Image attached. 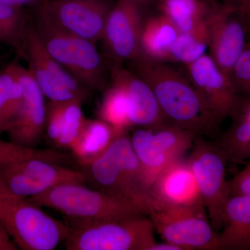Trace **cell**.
I'll use <instances>...</instances> for the list:
<instances>
[{"label":"cell","mask_w":250,"mask_h":250,"mask_svg":"<svg viewBox=\"0 0 250 250\" xmlns=\"http://www.w3.org/2000/svg\"><path fill=\"white\" fill-rule=\"evenodd\" d=\"M146 9L136 0H117L113 4L101 40L110 62L124 64L139 57Z\"/></svg>","instance_id":"9a60e30c"},{"label":"cell","mask_w":250,"mask_h":250,"mask_svg":"<svg viewBox=\"0 0 250 250\" xmlns=\"http://www.w3.org/2000/svg\"><path fill=\"white\" fill-rule=\"evenodd\" d=\"M11 64L22 85L24 100L17 116L5 126L3 133L7 134L11 142L34 147L45 133V97L28 69L17 61Z\"/></svg>","instance_id":"e0dca14e"},{"label":"cell","mask_w":250,"mask_h":250,"mask_svg":"<svg viewBox=\"0 0 250 250\" xmlns=\"http://www.w3.org/2000/svg\"></svg>","instance_id":"7bdbcfd3"},{"label":"cell","mask_w":250,"mask_h":250,"mask_svg":"<svg viewBox=\"0 0 250 250\" xmlns=\"http://www.w3.org/2000/svg\"><path fill=\"white\" fill-rule=\"evenodd\" d=\"M243 15L245 19L250 18V0H225Z\"/></svg>","instance_id":"d6a6232c"},{"label":"cell","mask_w":250,"mask_h":250,"mask_svg":"<svg viewBox=\"0 0 250 250\" xmlns=\"http://www.w3.org/2000/svg\"><path fill=\"white\" fill-rule=\"evenodd\" d=\"M18 247L6 231L2 222L0 220V250H17Z\"/></svg>","instance_id":"1f68e13d"},{"label":"cell","mask_w":250,"mask_h":250,"mask_svg":"<svg viewBox=\"0 0 250 250\" xmlns=\"http://www.w3.org/2000/svg\"><path fill=\"white\" fill-rule=\"evenodd\" d=\"M151 250H184L183 248L173 243L164 241V243H157L153 246Z\"/></svg>","instance_id":"e575fe53"},{"label":"cell","mask_w":250,"mask_h":250,"mask_svg":"<svg viewBox=\"0 0 250 250\" xmlns=\"http://www.w3.org/2000/svg\"><path fill=\"white\" fill-rule=\"evenodd\" d=\"M78 169L84 175L86 185L141 206L148 215L141 164L126 131L103 155Z\"/></svg>","instance_id":"277c9868"},{"label":"cell","mask_w":250,"mask_h":250,"mask_svg":"<svg viewBox=\"0 0 250 250\" xmlns=\"http://www.w3.org/2000/svg\"><path fill=\"white\" fill-rule=\"evenodd\" d=\"M113 4L106 0H46L34 8V14L62 31L96 44L103 39Z\"/></svg>","instance_id":"7c38bea8"},{"label":"cell","mask_w":250,"mask_h":250,"mask_svg":"<svg viewBox=\"0 0 250 250\" xmlns=\"http://www.w3.org/2000/svg\"><path fill=\"white\" fill-rule=\"evenodd\" d=\"M45 1L46 0H0V2L16 7L24 8L25 6H30L34 9Z\"/></svg>","instance_id":"836d02e7"},{"label":"cell","mask_w":250,"mask_h":250,"mask_svg":"<svg viewBox=\"0 0 250 250\" xmlns=\"http://www.w3.org/2000/svg\"><path fill=\"white\" fill-rule=\"evenodd\" d=\"M129 68L151 87L166 124L200 134L213 132L218 125L191 82L170 62L140 55Z\"/></svg>","instance_id":"6da1fadb"},{"label":"cell","mask_w":250,"mask_h":250,"mask_svg":"<svg viewBox=\"0 0 250 250\" xmlns=\"http://www.w3.org/2000/svg\"><path fill=\"white\" fill-rule=\"evenodd\" d=\"M109 82L121 85L126 92L131 126L153 127L166 123L152 88L129 67L110 62Z\"/></svg>","instance_id":"ac0fdd59"},{"label":"cell","mask_w":250,"mask_h":250,"mask_svg":"<svg viewBox=\"0 0 250 250\" xmlns=\"http://www.w3.org/2000/svg\"><path fill=\"white\" fill-rule=\"evenodd\" d=\"M229 79L240 96L250 100V39L233 65Z\"/></svg>","instance_id":"f1b7e54d"},{"label":"cell","mask_w":250,"mask_h":250,"mask_svg":"<svg viewBox=\"0 0 250 250\" xmlns=\"http://www.w3.org/2000/svg\"><path fill=\"white\" fill-rule=\"evenodd\" d=\"M206 27L210 57L229 78L249 40L246 19L229 3L213 1Z\"/></svg>","instance_id":"4fadbf2b"},{"label":"cell","mask_w":250,"mask_h":250,"mask_svg":"<svg viewBox=\"0 0 250 250\" xmlns=\"http://www.w3.org/2000/svg\"><path fill=\"white\" fill-rule=\"evenodd\" d=\"M159 12L173 22L181 32L206 28L212 2L208 0H155Z\"/></svg>","instance_id":"7402d4cb"},{"label":"cell","mask_w":250,"mask_h":250,"mask_svg":"<svg viewBox=\"0 0 250 250\" xmlns=\"http://www.w3.org/2000/svg\"><path fill=\"white\" fill-rule=\"evenodd\" d=\"M82 104L79 100L65 103L63 125L56 147L70 149L77 141L87 120L82 111Z\"/></svg>","instance_id":"83f0119b"},{"label":"cell","mask_w":250,"mask_h":250,"mask_svg":"<svg viewBox=\"0 0 250 250\" xmlns=\"http://www.w3.org/2000/svg\"><path fill=\"white\" fill-rule=\"evenodd\" d=\"M98 118L122 132L131 126L127 95L121 85L110 82L104 90Z\"/></svg>","instance_id":"cb8c5ba5"},{"label":"cell","mask_w":250,"mask_h":250,"mask_svg":"<svg viewBox=\"0 0 250 250\" xmlns=\"http://www.w3.org/2000/svg\"><path fill=\"white\" fill-rule=\"evenodd\" d=\"M124 132L102 120L87 119L80 136L70 149L77 165H86L98 159Z\"/></svg>","instance_id":"ffe728a7"},{"label":"cell","mask_w":250,"mask_h":250,"mask_svg":"<svg viewBox=\"0 0 250 250\" xmlns=\"http://www.w3.org/2000/svg\"><path fill=\"white\" fill-rule=\"evenodd\" d=\"M106 1H113V0H106Z\"/></svg>","instance_id":"60d3db41"},{"label":"cell","mask_w":250,"mask_h":250,"mask_svg":"<svg viewBox=\"0 0 250 250\" xmlns=\"http://www.w3.org/2000/svg\"><path fill=\"white\" fill-rule=\"evenodd\" d=\"M24 100V90L11 62L0 72V136L17 116Z\"/></svg>","instance_id":"484cf974"},{"label":"cell","mask_w":250,"mask_h":250,"mask_svg":"<svg viewBox=\"0 0 250 250\" xmlns=\"http://www.w3.org/2000/svg\"><path fill=\"white\" fill-rule=\"evenodd\" d=\"M29 22L24 8L0 2V42L12 47L22 58H24V42Z\"/></svg>","instance_id":"d4e9b609"},{"label":"cell","mask_w":250,"mask_h":250,"mask_svg":"<svg viewBox=\"0 0 250 250\" xmlns=\"http://www.w3.org/2000/svg\"><path fill=\"white\" fill-rule=\"evenodd\" d=\"M32 22L49 55L86 89L104 91L109 81L110 62L95 43L62 30L34 14Z\"/></svg>","instance_id":"5b68a950"},{"label":"cell","mask_w":250,"mask_h":250,"mask_svg":"<svg viewBox=\"0 0 250 250\" xmlns=\"http://www.w3.org/2000/svg\"><path fill=\"white\" fill-rule=\"evenodd\" d=\"M247 24H248V33H249V39H250V18L246 20Z\"/></svg>","instance_id":"8d00e7d4"},{"label":"cell","mask_w":250,"mask_h":250,"mask_svg":"<svg viewBox=\"0 0 250 250\" xmlns=\"http://www.w3.org/2000/svg\"><path fill=\"white\" fill-rule=\"evenodd\" d=\"M219 250L250 248V195H233L225 208V225L218 233Z\"/></svg>","instance_id":"d6986e66"},{"label":"cell","mask_w":250,"mask_h":250,"mask_svg":"<svg viewBox=\"0 0 250 250\" xmlns=\"http://www.w3.org/2000/svg\"><path fill=\"white\" fill-rule=\"evenodd\" d=\"M180 31L164 14L146 15L141 35V54L152 60L165 62Z\"/></svg>","instance_id":"44dd1931"},{"label":"cell","mask_w":250,"mask_h":250,"mask_svg":"<svg viewBox=\"0 0 250 250\" xmlns=\"http://www.w3.org/2000/svg\"><path fill=\"white\" fill-rule=\"evenodd\" d=\"M28 200L59 211L71 224L98 223L147 215L141 206L93 188L84 184L67 183L49 188Z\"/></svg>","instance_id":"3957f363"},{"label":"cell","mask_w":250,"mask_h":250,"mask_svg":"<svg viewBox=\"0 0 250 250\" xmlns=\"http://www.w3.org/2000/svg\"><path fill=\"white\" fill-rule=\"evenodd\" d=\"M0 139H1V136H0Z\"/></svg>","instance_id":"b9f144b4"},{"label":"cell","mask_w":250,"mask_h":250,"mask_svg":"<svg viewBox=\"0 0 250 250\" xmlns=\"http://www.w3.org/2000/svg\"><path fill=\"white\" fill-rule=\"evenodd\" d=\"M73 160L72 154L0 139V183L24 197L36 196L59 184H85L82 171L67 166Z\"/></svg>","instance_id":"7a4b0ae2"},{"label":"cell","mask_w":250,"mask_h":250,"mask_svg":"<svg viewBox=\"0 0 250 250\" xmlns=\"http://www.w3.org/2000/svg\"><path fill=\"white\" fill-rule=\"evenodd\" d=\"M0 220L19 249L53 250L66 239L68 225L0 183Z\"/></svg>","instance_id":"8992f818"},{"label":"cell","mask_w":250,"mask_h":250,"mask_svg":"<svg viewBox=\"0 0 250 250\" xmlns=\"http://www.w3.org/2000/svg\"><path fill=\"white\" fill-rule=\"evenodd\" d=\"M231 119V126L214 143L225 154L228 166H236L246 160L250 146V119L241 112Z\"/></svg>","instance_id":"603a6c76"},{"label":"cell","mask_w":250,"mask_h":250,"mask_svg":"<svg viewBox=\"0 0 250 250\" xmlns=\"http://www.w3.org/2000/svg\"><path fill=\"white\" fill-rule=\"evenodd\" d=\"M209 1H224L225 0H208Z\"/></svg>","instance_id":"ab89813d"},{"label":"cell","mask_w":250,"mask_h":250,"mask_svg":"<svg viewBox=\"0 0 250 250\" xmlns=\"http://www.w3.org/2000/svg\"><path fill=\"white\" fill-rule=\"evenodd\" d=\"M69 228L67 250H151L156 243L154 225L144 214Z\"/></svg>","instance_id":"52a82bcc"},{"label":"cell","mask_w":250,"mask_h":250,"mask_svg":"<svg viewBox=\"0 0 250 250\" xmlns=\"http://www.w3.org/2000/svg\"><path fill=\"white\" fill-rule=\"evenodd\" d=\"M246 159H250V146L249 148H248V152H247V153H246Z\"/></svg>","instance_id":"74e56055"},{"label":"cell","mask_w":250,"mask_h":250,"mask_svg":"<svg viewBox=\"0 0 250 250\" xmlns=\"http://www.w3.org/2000/svg\"><path fill=\"white\" fill-rule=\"evenodd\" d=\"M187 160L198 184L210 225L217 233L225 225V208L230 197L226 179L228 161L214 143L195 138Z\"/></svg>","instance_id":"9c48e42d"},{"label":"cell","mask_w":250,"mask_h":250,"mask_svg":"<svg viewBox=\"0 0 250 250\" xmlns=\"http://www.w3.org/2000/svg\"><path fill=\"white\" fill-rule=\"evenodd\" d=\"M136 1H139L140 4L147 8L149 7L154 1H155V0H136Z\"/></svg>","instance_id":"d590c367"},{"label":"cell","mask_w":250,"mask_h":250,"mask_svg":"<svg viewBox=\"0 0 250 250\" xmlns=\"http://www.w3.org/2000/svg\"><path fill=\"white\" fill-rule=\"evenodd\" d=\"M184 67V73L203 100L218 126L227 118H232L241 112L244 98L237 93L228 77L209 54H205Z\"/></svg>","instance_id":"5bb4252c"},{"label":"cell","mask_w":250,"mask_h":250,"mask_svg":"<svg viewBox=\"0 0 250 250\" xmlns=\"http://www.w3.org/2000/svg\"><path fill=\"white\" fill-rule=\"evenodd\" d=\"M154 230L164 241L184 250H219L218 233L204 208H169L149 210Z\"/></svg>","instance_id":"8fae6325"},{"label":"cell","mask_w":250,"mask_h":250,"mask_svg":"<svg viewBox=\"0 0 250 250\" xmlns=\"http://www.w3.org/2000/svg\"><path fill=\"white\" fill-rule=\"evenodd\" d=\"M24 58L29 62L28 70L49 101L79 100L83 103L89 99L91 92L49 55L32 21H29L26 33Z\"/></svg>","instance_id":"30bf717a"},{"label":"cell","mask_w":250,"mask_h":250,"mask_svg":"<svg viewBox=\"0 0 250 250\" xmlns=\"http://www.w3.org/2000/svg\"><path fill=\"white\" fill-rule=\"evenodd\" d=\"M230 197L233 195H250V172L242 170L229 181Z\"/></svg>","instance_id":"4dcf8cb0"},{"label":"cell","mask_w":250,"mask_h":250,"mask_svg":"<svg viewBox=\"0 0 250 250\" xmlns=\"http://www.w3.org/2000/svg\"><path fill=\"white\" fill-rule=\"evenodd\" d=\"M196 137L198 136L192 131L166 123L139 128L133 133L131 142L141 164L147 194L159 174L191 149Z\"/></svg>","instance_id":"ba28073f"},{"label":"cell","mask_w":250,"mask_h":250,"mask_svg":"<svg viewBox=\"0 0 250 250\" xmlns=\"http://www.w3.org/2000/svg\"><path fill=\"white\" fill-rule=\"evenodd\" d=\"M243 170L246 171V172H250V164L249 165L247 166L246 168L243 169Z\"/></svg>","instance_id":"f35d334b"},{"label":"cell","mask_w":250,"mask_h":250,"mask_svg":"<svg viewBox=\"0 0 250 250\" xmlns=\"http://www.w3.org/2000/svg\"><path fill=\"white\" fill-rule=\"evenodd\" d=\"M65 103L49 101L46 105L45 133L47 139L55 146L60 137L65 118Z\"/></svg>","instance_id":"f546056e"},{"label":"cell","mask_w":250,"mask_h":250,"mask_svg":"<svg viewBox=\"0 0 250 250\" xmlns=\"http://www.w3.org/2000/svg\"><path fill=\"white\" fill-rule=\"evenodd\" d=\"M208 49L207 27L201 30L179 33L170 47L167 62H177L183 65L195 62L205 55Z\"/></svg>","instance_id":"4316f807"},{"label":"cell","mask_w":250,"mask_h":250,"mask_svg":"<svg viewBox=\"0 0 250 250\" xmlns=\"http://www.w3.org/2000/svg\"><path fill=\"white\" fill-rule=\"evenodd\" d=\"M147 200L148 213L163 208H205L196 179L184 157L174 161L159 174L148 191Z\"/></svg>","instance_id":"2e32d148"}]
</instances>
